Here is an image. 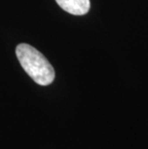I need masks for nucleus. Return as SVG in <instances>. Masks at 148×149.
<instances>
[{
	"label": "nucleus",
	"instance_id": "2",
	"mask_svg": "<svg viewBox=\"0 0 148 149\" xmlns=\"http://www.w3.org/2000/svg\"><path fill=\"white\" fill-rule=\"evenodd\" d=\"M63 10L74 15H86L90 11V0H56Z\"/></svg>",
	"mask_w": 148,
	"mask_h": 149
},
{
	"label": "nucleus",
	"instance_id": "1",
	"mask_svg": "<svg viewBox=\"0 0 148 149\" xmlns=\"http://www.w3.org/2000/svg\"><path fill=\"white\" fill-rule=\"evenodd\" d=\"M22 68L38 85L48 86L54 81L55 70L40 51L30 44L20 43L15 49Z\"/></svg>",
	"mask_w": 148,
	"mask_h": 149
}]
</instances>
